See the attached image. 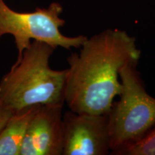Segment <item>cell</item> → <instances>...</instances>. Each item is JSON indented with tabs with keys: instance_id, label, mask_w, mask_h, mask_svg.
<instances>
[{
	"instance_id": "obj_9",
	"label": "cell",
	"mask_w": 155,
	"mask_h": 155,
	"mask_svg": "<svg viewBox=\"0 0 155 155\" xmlns=\"http://www.w3.org/2000/svg\"><path fill=\"white\" fill-rule=\"evenodd\" d=\"M12 113L9 111L7 108L4 107L2 104L0 102V131L2 130L5 126L8 121L9 118L12 116Z\"/></svg>"
},
{
	"instance_id": "obj_3",
	"label": "cell",
	"mask_w": 155,
	"mask_h": 155,
	"mask_svg": "<svg viewBox=\"0 0 155 155\" xmlns=\"http://www.w3.org/2000/svg\"><path fill=\"white\" fill-rule=\"evenodd\" d=\"M138 65L127 64L120 71L119 99L108 112L111 154L140 140L155 126V98L147 91Z\"/></svg>"
},
{
	"instance_id": "obj_5",
	"label": "cell",
	"mask_w": 155,
	"mask_h": 155,
	"mask_svg": "<svg viewBox=\"0 0 155 155\" xmlns=\"http://www.w3.org/2000/svg\"><path fill=\"white\" fill-rule=\"evenodd\" d=\"M111 154L108 114H63V155Z\"/></svg>"
},
{
	"instance_id": "obj_7",
	"label": "cell",
	"mask_w": 155,
	"mask_h": 155,
	"mask_svg": "<svg viewBox=\"0 0 155 155\" xmlns=\"http://www.w3.org/2000/svg\"><path fill=\"white\" fill-rule=\"evenodd\" d=\"M35 106L13 114L9 118L0 131V155L20 154L23 139Z\"/></svg>"
},
{
	"instance_id": "obj_2",
	"label": "cell",
	"mask_w": 155,
	"mask_h": 155,
	"mask_svg": "<svg viewBox=\"0 0 155 155\" xmlns=\"http://www.w3.org/2000/svg\"><path fill=\"white\" fill-rule=\"evenodd\" d=\"M55 49L32 41L19 63L0 81V102L12 114L38 105H64L68 69L50 66Z\"/></svg>"
},
{
	"instance_id": "obj_1",
	"label": "cell",
	"mask_w": 155,
	"mask_h": 155,
	"mask_svg": "<svg viewBox=\"0 0 155 155\" xmlns=\"http://www.w3.org/2000/svg\"><path fill=\"white\" fill-rule=\"evenodd\" d=\"M141 52L137 39L125 30L107 29L87 38L68 64L65 104L77 113L106 114L121 90L119 73L139 63Z\"/></svg>"
},
{
	"instance_id": "obj_4",
	"label": "cell",
	"mask_w": 155,
	"mask_h": 155,
	"mask_svg": "<svg viewBox=\"0 0 155 155\" xmlns=\"http://www.w3.org/2000/svg\"><path fill=\"white\" fill-rule=\"evenodd\" d=\"M63 12L61 4L54 2L45 8L37 7L31 12H19L10 8L5 0H0V40L5 35L14 37L17 50L14 64L19 63L25 50L33 40L45 42L55 50L79 49L88 37L62 34L61 28L65 25L61 17Z\"/></svg>"
},
{
	"instance_id": "obj_6",
	"label": "cell",
	"mask_w": 155,
	"mask_h": 155,
	"mask_svg": "<svg viewBox=\"0 0 155 155\" xmlns=\"http://www.w3.org/2000/svg\"><path fill=\"white\" fill-rule=\"evenodd\" d=\"M63 106H35L19 155H63Z\"/></svg>"
},
{
	"instance_id": "obj_8",
	"label": "cell",
	"mask_w": 155,
	"mask_h": 155,
	"mask_svg": "<svg viewBox=\"0 0 155 155\" xmlns=\"http://www.w3.org/2000/svg\"><path fill=\"white\" fill-rule=\"evenodd\" d=\"M115 155H155V126L142 139L122 149Z\"/></svg>"
}]
</instances>
